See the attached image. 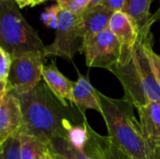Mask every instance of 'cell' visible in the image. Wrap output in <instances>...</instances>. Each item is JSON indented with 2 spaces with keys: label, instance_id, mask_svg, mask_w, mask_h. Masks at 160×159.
I'll return each mask as SVG.
<instances>
[{
  "label": "cell",
  "instance_id": "83f0119b",
  "mask_svg": "<svg viewBox=\"0 0 160 159\" xmlns=\"http://www.w3.org/2000/svg\"><path fill=\"white\" fill-rule=\"evenodd\" d=\"M52 155H53V157H54L55 159H66L64 157H62V156H60V155H58V154H56L54 152H52Z\"/></svg>",
  "mask_w": 160,
  "mask_h": 159
},
{
  "label": "cell",
  "instance_id": "4dcf8cb0",
  "mask_svg": "<svg viewBox=\"0 0 160 159\" xmlns=\"http://www.w3.org/2000/svg\"><path fill=\"white\" fill-rule=\"evenodd\" d=\"M56 1H58V0H56Z\"/></svg>",
  "mask_w": 160,
  "mask_h": 159
},
{
  "label": "cell",
  "instance_id": "5b68a950",
  "mask_svg": "<svg viewBox=\"0 0 160 159\" xmlns=\"http://www.w3.org/2000/svg\"><path fill=\"white\" fill-rule=\"evenodd\" d=\"M81 17L82 15L60 8L55 37L52 43L45 47V57H61L71 61L76 53H82V40L79 31Z\"/></svg>",
  "mask_w": 160,
  "mask_h": 159
},
{
  "label": "cell",
  "instance_id": "3957f363",
  "mask_svg": "<svg viewBox=\"0 0 160 159\" xmlns=\"http://www.w3.org/2000/svg\"><path fill=\"white\" fill-rule=\"evenodd\" d=\"M119 80L124 97L139 109L150 102H160L158 83L146 53L143 39L140 37L131 57L110 70Z\"/></svg>",
  "mask_w": 160,
  "mask_h": 159
},
{
  "label": "cell",
  "instance_id": "d6986e66",
  "mask_svg": "<svg viewBox=\"0 0 160 159\" xmlns=\"http://www.w3.org/2000/svg\"><path fill=\"white\" fill-rule=\"evenodd\" d=\"M12 56L0 47V97L8 92V77L12 65Z\"/></svg>",
  "mask_w": 160,
  "mask_h": 159
},
{
  "label": "cell",
  "instance_id": "277c9868",
  "mask_svg": "<svg viewBox=\"0 0 160 159\" xmlns=\"http://www.w3.org/2000/svg\"><path fill=\"white\" fill-rule=\"evenodd\" d=\"M15 0H0V47L12 58L26 52L44 53L46 46L38 31L26 22Z\"/></svg>",
  "mask_w": 160,
  "mask_h": 159
},
{
  "label": "cell",
  "instance_id": "cb8c5ba5",
  "mask_svg": "<svg viewBox=\"0 0 160 159\" xmlns=\"http://www.w3.org/2000/svg\"><path fill=\"white\" fill-rule=\"evenodd\" d=\"M45 0H15L17 5L20 8L25 7H35L36 5H38Z\"/></svg>",
  "mask_w": 160,
  "mask_h": 159
},
{
  "label": "cell",
  "instance_id": "7402d4cb",
  "mask_svg": "<svg viewBox=\"0 0 160 159\" xmlns=\"http://www.w3.org/2000/svg\"><path fill=\"white\" fill-rule=\"evenodd\" d=\"M60 7L58 4L54 6H51L45 8L43 13L40 16V20L43 22V23L50 27L56 29L58 25L59 21V12H60Z\"/></svg>",
  "mask_w": 160,
  "mask_h": 159
},
{
  "label": "cell",
  "instance_id": "30bf717a",
  "mask_svg": "<svg viewBox=\"0 0 160 159\" xmlns=\"http://www.w3.org/2000/svg\"><path fill=\"white\" fill-rule=\"evenodd\" d=\"M112 15L113 12L102 5L85 10L82 14L79 31L82 40V51L87 42L105 29L109 28Z\"/></svg>",
  "mask_w": 160,
  "mask_h": 159
},
{
  "label": "cell",
  "instance_id": "ffe728a7",
  "mask_svg": "<svg viewBox=\"0 0 160 159\" xmlns=\"http://www.w3.org/2000/svg\"><path fill=\"white\" fill-rule=\"evenodd\" d=\"M0 159H22L19 134L8 138L1 145Z\"/></svg>",
  "mask_w": 160,
  "mask_h": 159
},
{
  "label": "cell",
  "instance_id": "d6a6232c",
  "mask_svg": "<svg viewBox=\"0 0 160 159\" xmlns=\"http://www.w3.org/2000/svg\"><path fill=\"white\" fill-rule=\"evenodd\" d=\"M58 1H59V0H58Z\"/></svg>",
  "mask_w": 160,
  "mask_h": 159
},
{
  "label": "cell",
  "instance_id": "9c48e42d",
  "mask_svg": "<svg viewBox=\"0 0 160 159\" xmlns=\"http://www.w3.org/2000/svg\"><path fill=\"white\" fill-rule=\"evenodd\" d=\"M109 28L121 44L122 53L118 64H123L131 57L139 41V28L134 20L123 11L113 13L110 21Z\"/></svg>",
  "mask_w": 160,
  "mask_h": 159
},
{
  "label": "cell",
  "instance_id": "d4e9b609",
  "mask_svg": "<svg viewBox=\"0 0 160 159\" xmlns=\"http://www.w3.org/2000/svg\"><path fill=\"white\" fill-rule=\"evenodd\" d=\"M102 2H103V0H90V2H89V4H88V6H87V7H86L85 10L91 9V8H93V7L98 6V5H101Z\"/></svg>",
  "mask_w": 160,
  "mask_h": 159
},
{
  "label": "cell",
  "instance_id": "8992f818",
  "mask_svg": "<svg viewBox=\"0 0 160 159\" xmlns=\"http://www.w3.org/2000/svg\"><path fill=\"white\" fill-rule=\"evenodd\" d=\"M44 61V53L38 52L14 57L8 77V92L21 96L33 91L42 81Z\"/></svg>",
  "mask_w": 160,
  "mask_h": 159
},
{
  "label": "cell",
  "instance_id": "ba28073f",
  "mask_svg": "<svg viewBox=\"0 0 160 159\" xmlns=\"http://www.w3.org/2000/svg\"><path fill=\"white\" fill-rule=\"evenodd\" d=\"M23 125L21 100L12 92L0 97V145L8 138L18 135Z\"/></svg>",
  "mask_w": 160,
  "mask_h": 159
},
{
  "label": "cell",
  "instance_id": "1f68e13d",
  "mask_svg": "<svg viewBox=\"0 0 160 159\" xmlns=\"http://www.w3.org/2000/svg\"><path fill=\"white\" fill-rule=\"evenodd\" d=\"M45 1H46V0H45Z\"/></svg>",
  "mask_w": 160,
  "mask_h": 159
},
{
  "label": "cell",
  "instance_id": "ac0fdd59",
  "mask_svg": "<svg viewBox=\"0 0 160 159\" xmlns=\"http://www.w3.org/2000/svg\"><path fill=\"white\" fill-rule=\"evenodd\" d=\"M50 149L52 152L64 157L66 159H96L90 157L86 154L78 152L67 142V140L63 138H56L52 140Z\"/></svg>",
  "mask_w": 160,
  "mask_h": 159
},
{
  "label": "cell",
  "instance_id": "603a6c76",
  "mask_svg": "<svg viewBox=\"0 0 160 159\" xmlns=\"http://www.w3.org/2000/svg\"><path fill=\"white\" fill-rule=\"evenodd\" d=\"M125 4H126V0H103V2L101 3L102 6L112 10L113 13L122 11Z\"/></svg>",
  "mask_w": 160,
  "mask_h": 159
},
{
  "label": "cell",
  "instance_id": "8fae6325",
  "mask_svg": "<svg viewBox=\"0 0 160 159\" xmlns=\"http://www.w3.org/2000/svg\"><path fill=\"white\" fill-rule=\"evenodd\" d=\"M42 80L52 93L67 107H74L72 103V91L75 82L68 79L57 67L55 61L44 66Z\"/></svg>",
  "mask_w": 160,
  "mask_h": 159
},
{
  "label": "cell",
  "instance_id": "9a60e30c",
  "mask_svg": "<svg viewBox=\"0 0 160 159\" xmlns=\"http://www.w3.org/2000/svg\"><path fill=\"white\" fill-rule=\"evenodd\" d=\"M154 0H126L123 12L131 17L136 22L140 35L151 33L152 24L158 21L156 14H150V7Z\"/></svg>",
  "mask_w": 160,
  "mask_h": 159
},
{
  "label": "cell",
  "instance_id": "f1b7e54d",
  "mask_svg": "<svg viewBox=\"0 0 160 159\" xmlns=\"http://www.w3.org/2000/svg\"><path fill=\"white\" fill-rule=\"evenodd\" d=\"M155 14L157 15L158 19V20H160V7H159V9H158V11H157V12H156Z\"/></svg>",
  "mask_w": 160,
  "mask_h": 159
},
{
  "label": "cell",
  "instance_id": "5bb4252c",
  "mask_svg": "<svg viewBox=\"0 0 160 159\" xmlns=\"http://www.w3.org/2000/svg\"><path fill=\"white\" fill-rule=\"evenodd\" d=\"M137 110L143 136L154 152L160 146V102H150Z\"/></svg>",
  "mask_w": 160,
  "mask_h": 159
},
{
  "label": "cell",
  "instance_id": "52a82bcc",
  "mask_svg": "<svg viewBox=\"0 0 160 159\" xmlns=\"http://www.w3.org/2000/svg\"><path fill=\"white\" fill-rule=\"evenodd\" d=\"M82 52L89 67L111 70L120 62L122 48L115 35L107 28L87 42Z\"/></svg>",
  "mask_w": 160,
  "mask_h": 159
},
{
  "label": "cell",
  "instance_id": "4316f807",
  "mask_svg": "<svg viewBox=\"0 0 160 159\" xmlns=\"http://www.w3.org/2000/svg\"><path fill=\"white\" fill-rule=\"evenodd\" d=\"M153 154H154V156H155L156 158L160 159V146H158V148H156V149L154 150Z\"/></svg>",
  "mask_w": 160,
  "mask_h": 159
},
{
  "label": "cell",
  "instance_id": "f546056e",
  "mask_svg": "<svg viewBox=\"0 0 160 159\" xmlns=\"http://www.w3.org/2000/svg\"><path fill=\"white\" fill-rule=\"evenodd\" d=\"M145 159H157V158L155 157V156H154V154H153L151 157H147V158H145Z\"/></svg>",
  "mask_w": 160,
  "mask_h": 159
},
{
  "label": "cell",
  "instance_id": "7c38bea8",
  "mask_svg": "<svg viewBox=\"0 0 160 159\" xmlns=\"http://www.w3.org/2000/svg\"><path fill=\"white\" fill-rule=\"evenodd\" d=\"M78 80L74 84L72 91V103L80 113L85 117L87 110H94L101 114V105L96 90L88 78L78 71Z\"/></svg>",
  "mask_w": 160,
  "mask_h": 159
},
{
  "label": "cell",
  "instance_id": "6da1fadb",
  "mask_svg": "<svg viewBox=\"0 0 160 159\" xmlns=\"http://www.w3.org/2000/svg\"><path fill=\"white\" fill-rule=\"evenodd\" d=\"M18 97L23 113L20 133L32 135L50 147L56 138L66 140V127L68 125H82L87 121L75 107L65 106L43 80L33 91Z\"/></svg>",
  "mask_w": 160,
  "mask_h": 159
},
{
  "label": "cell",
  "instance_id": "44dd1931",
  "mask_svg": "<svg viewBox=\"0 0 160 159\" xmlns=\"http://www.w3.org/2000/svg\"><path fill=\"white\" fill-rule=\"evenodd\" d=\"M140 37H142L143 43H144V48L146 51V53L149 57L153 72L160 84V55L156 53L155 51L153 50V39H152V35L146 34V35H141Z\"/></svg>",
  "mask_w": 160,
  "mask_h": 159
},
{
  "label": "cell",
  "instance_id": "7a4b0ae2",
  "mask_svg": "<svg viewBox=\"0 0 160 159\" xmlns=\"http://www.w3.org/2000/svg\"><path fill=\"white\" fill-rule=\"evenodd\" d=\"M101 115L108 129V137L132 159H145L153 155L140 121L134 115V106L127 98H112L98 91Z\"/></svg>",
  "mask_w": 160,
  "mask_h": 159
},
{
  "label": "cell",
  "instance_id": "2e32d148",
  "mask_svg": "<svg viewBox=\"0 0 160 159\" xmlns=\"http://www.w3.org/2000/svg\"><path fill=\"white\" fill-rule=\"evenodd\" d=\"M19 138L21 158L44 159L46 151L50 148L49 145L29 134L19 133Z\"/></svg>",
  "mask_w": 160,
  "mask_h": 159
},
{
  "label": "cell",
  "instance_id": "e0dca14e",
  "mask_svg": "<svg viewBox=\"0 0 160 159\" xmlns=\"http://www.w3.org/2000/svg\"><path fill=\"white\" fill-rule=\"evenodd\" d=\"M87 125L88 122L85 121L82 125L70 124L66 127L67 142L78 152L83 154H85L86 146L89 141Z\"/></svg>",
  "mask_w": 160,
  "mask_h": 159
},
{
  "label": "cell",
  "instance_id": "484cf974",
  "mask_svg": "<svg viewBox=\"0 0 160 159\" xmlns=\"http://www.w3.org/2000/svg\"><path fill=\"white\" fill-rule=\"evenodd\" d=\"M44 159H55L54 158V157H53V155H52V151H51V149L49 148L47 151H46V153H45V156H44Z\"/></svg>",
  "mask_w": 160,
  "mask_h": 159
},
{
  "label": "cell",
  "instance_id": "4fadbf2b",
  "mask_svg": "<svg viewBox=\"0 0 160 159\" xmlns=\"http://www.w3.org/2000/svg\"><path fill=\"white\" fill-rule=\"evenodd\" d=\"M89 141L85 154L96 159H132L126 155L108 136L97 133L88 124Z\"/></svg>",
  "mask_w": 160,
  "mask_h": 159
}]
</instances>
